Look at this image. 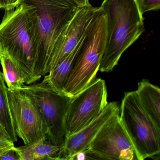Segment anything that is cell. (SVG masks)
Instances as JSON below:
<instances>
[{
	"mask_svg": "<svg viewBox=\"0 0 160 160\" xmlns=\"http://www.w3.org/2000/svg\"><path fill=\"white\" fill-rule=\"evenodd\" d=\"M36 10L31 5L22 4L5 11L0 24V43L2 52L12 58L21 69L25 84L41 79L35 71L38 28Z\"/></svg>",
	"mask_w": 160,
	"mask_h": 160,
	"instance_id": "obj_1",
	"label": "cell"
},
{
	"mask_svg": "<svg viewBox=\"0 0 160 160\" xmlns=\"http://www.w3.org/2000/svg\"><path fill=\"white\" fill-rule=\"evenodd\" d=\"M100 7L106 18L107 38L99 71L109 72L145 31L144 18L135 0H104Z\"/></svg>",
	"mask_w": 160,
	"mask_h": 160,
	"instance_id": "obj_2",
	"label": "cell"
},
{
	"mask_svg": "<svg viewBox=\"0 0 160 160\" xmlns=\"http://www.w3.org/2000/svg\"><path fill=\"white\" fill-rule=\"evenodd\" d=\"M38 17V36L35 71L39 76L49 72L54 47L62 32L80 6L73 0H24Z\"/></svg>",
	"mask_w": 160,
	"mask_h": 160,
	"instance_id": "obj_3",
	"label": "cell"
},
{
	"mask_svg": "<svg viewBox=\"0 0 160 160\" xmlns=\"http://www.w3.org/2000/svg\"><path fill=\"white\" fill-rule=\"evenodd\" d=\"M119 117L138 160L153 158L160 154V128L142 107L136 91L124 93Z\"/></svg>",
	"mask_w": 160,
	"mask_h": 160,
	"instance_id": "obj_4",
	"label": "cell"
},
{
	"mask_svg": "<svg viewBox=\"0 0 160 160\" xmlns=\"http://www.w3.org/2000/svg\"><path fill=\"white\" fill-rule=\"evenodd\" d=\"M106 38V18L103 12L87 35L62 93L72 98L96 79L105 48Z\"/></svg>",
	"mask_w": 160,
	"mask_h": 160,
	"instance_id": "obj_5",
	"label": "cell"
},
{
	"mask_svg": "<svg viewBox=\"0 0 160 160\" xmlns=\"http://www.w3.org/2000/svg\"><path fill=\"white\" fill-rule=\"evenodd\" d=\"M7 95L15 131L24 144L48 135L47 125L38 102L31 92L23 87L16 89L7 88Z\"/></svg>",
	"mask_w": 160,
	"mask_h": 160,
	"instance_id": "obj_6",
	"label": "cell"
},
{
	"mask_svg": "<svg viewBox=\"0 0 160 160\" xmlns=\"http://www.w3.org/2000/svg\"><path fill=\"white\" fill-rule=\"evenodd\" d=\"M107 99L105 81L101 78H96L71 98L64 119L65 137L77 132L97 118L108 103Z\"/></svg>",
	"mask_w": 160,
	"mask_h": 160,
	"instance_id": "obj_7",
	"label": "cell"
},
{
	"mask_svg": "<svg viewBox=\"0 0 160 160\" xmlns=\"http://www.w3.org/2000/svg\"><path fill=\"white\" fill-rule=\"evenodd\" d=\"M36 99L48 128V138L52 144L62 145L65 137L64 119L71 97L56 91L48 84L24 85Z\"/></svg>",
	"mask_w": 160,
	"mask_h": 160,
	"instance_id": "obj_8",
	"label": "cell"
},
{
	"mask_svg": "<svg viewBox=\"0 0 160 160\" xmlns=\"http://www.w3.org/2000/svg\"><path fill=\"white\" fill-rule=\"evenodd\" d=\"M119 113L114 115L96 135L88 149L98 160H138Z\"/></svg>",
	"mask_w": 160,
	"mask_h": 160,
	"instance_id": "obj_9",
	"label": "cell"
},
{
	"mask_svg": "<svg viewBox=\"0 0 160 160\" xmlns=\"http://www.w3.org/2000/svg\"><path fill=\"white\" fill-rule=\"evenodd\" d=\"M102 12L101 7H93L92 5L78 8L56 42L49 72L64 59L91 31Z\"/></svg>",
	"mask_w": 160,
	"mask_h": 160,
	"instance_id": "obj_10",
	"label": "cell"
},
{
	"mask_svg": "<svg viewBox=\"0 0 160 160\" xmlns=\"http://www.w3.org/2000/svg\"><path fill=\"white\" fill-rule=\"evenodd\" d=\"M118 112L120 107L117 102H108L102 112L90 123L77 132L65 138L57 160H70L76 153L88 148L103 126Z\"/></svg>",
	"mask_w": 160,
	"mask_h": 160,
	"instance_id": "obj_11",
	"label": "cell"
},
{
	"mask_svg": "<svg viewBox=\"0 0 160 160\" xmlns=\"http://www.w3.org/2000/svg\"><path fill=\"white\" fill-rule=\"evenodd\" d=\"M88 34L81 40L76 47L64 59L44 76L42 81L48 84L56 91L62 93L75 61Z\"/></svg>",
	"mask_w": 160,
	"mask_h": 160,
	"instance_id": "obj_12",
	"label": "cell"
},
{
	"mask_svg": "<svg viewBox=\"0 0 160 160\" xmlns=\"http://www.w3.org/2000/svg\"><path fill=\"white\" fill-rule=\"evenodd\" d=\"M62 146L52 144L46 135L16 149L20 160H57Z\"/></svg>",
	"mask_w": 160,
	"mask_h": 160,
	"instance_id": "obj_13",
	"label": "cell"
},
{
	"mask_svg": "<svg viewBox=\"0 0 160 160\" xmlns=\"http://www.w3.org/2000/svg\"><path fill=\"white\" fill-rule=\"evenodd\" d=\"M143 108L153 122L160 128V89L147 79L138 83L136 91Z\"/></svg>",
	"mask_w": 160,
	"mask_h": 160,
	"instance_id": "obj_14",
	"label": "cell"
},
{
	"mask_svg": "<svg viewBox=\"0 0 160 160\" xmlns=\"http://www.w3.org/2000/svg\"><path fill=\"white\" fill-rule=\"evenodd\" d=\"M0 62L3 78L7 88L11 89L22 88L25 84V78L18 65L12 58L3 52L1 56Z\"/></svg>",
	"mask_w": 160,
	"mask_h": 160,
	"instance_id": "obj_15",
	"label": "cell"
},
{
	"mask_svg": "<svg viewBox=\"0 0 160 160\" xmlns=\"http://www.w3.org/2000/svg\"><path fill=\"white\" fill-rule=\"evenodd\" d=\"M0 125L9 138L14 143L18 141L11 117L7 95V87L0 71Z\"/></svg>",
	"mask_w": 160,
	"mask_h": 160,
	"instance_id": "obj_16",
	"label": "cell"
},
{
	"mask_svg": "<svg viewBox=\"0 0 160 160\" xmlns=\"http://www.w3.org/2000/svg\"><path fill=\"white\" fill-rule=\"evenodd\" d=\"M138 9L142 15L150 11L160 9V0H135Z\"/></svg>",
	"mask_w": 160,
	"mask_h": 160,
	"instance_id": "obj_17",
	"label": "cell"
},
{
	"mask_svg": "<svg viewBox=\"0 0 160 160\" xmlns=\"http://www.w3.org/2000/svg\"><path fill=\"white\" fill-rule=\"evenodd\" d=\"M0 160H20V156L16 147L14 146L4 151L0 155Z\"/></svg>",
	"mask_w": 160,
	"mask_h": 160,
	"instance_id": "obj_18",
	"label": "cell"
},
{
	"mask_svg": "<svg viewBox=\"0 0 160 160\" xmlns=\"http://www.w3.org/2000/svg\"><path fill=\"white\" fill-rule=\"evenodd\" d=\"M24 0H0V9L10 11L15 9L23 3Z\"/></svg>",
	"mask_w": 160,
	"mask_h": 160,
	"instance_id": "obj_19",
	"label": "cell"
},
{
	"mask_svg": "<svg viewBox=\"0 0 160 160\" xmlns=\"http://www.w3.org/2000/svg\"><path fill=\"white\" fill-rule=\"evenodd\" d=\"M92 159L98 160V158L88 148L76 153L71 157L70 160H84Z\"/></svg>",
	"mask_w": 160,
	"mask_h": 160,
	"instance_id": "obj_20",
	"label": "cell"
},
{
	"mask_svg": "<svg viewBox=\"0 0 160 160\" xmlns=\"http://www.w3.org/2000/svg\"><path fill=\"white\" fill-rule=\"evenodd\" d=\"M13 147H14V144L12 140L0 139V155L4 151Z\"/></svg>",
	"mask_w": 160,
	"mask_h": 160,
	"instance_id": "obj_21",
	"label": "cell"
},
{
	"mask_svg": "<svg viewBox=\"0 0 160 160\" xmlns=\"http://www.w3.org/2000/svg\"><path fill=\"white\" fill-rule=\"evenodd\" d=\"M79 6H89L91 5L89 0H73Z\"/></svg>",
	"mask_w": 160,
	"mask_h": 160,
	"instance_id": "obj_22",
	"label": "cell"
},
{
	"mask_svg": "<svg viewBox=\"0 0 160 160\" xmlns=\"http://www.w3.org/2000/svg\"><path fill=\"white\" fill-rule=\"evenodd\" d=\"M0 139H1V140H11L10 138H9L8 135L6 134L5 131L2 129L1 125H0Z\"/></svg>",
	"mask_w": 160,
	"mask_h": 160,
	"instance_id": "obj_23",
	"label": "cell"
},
{
	"mask_svg": "<svg viewBox=\"0 0 160 160\" xmlns=\"http://www.w3.org/2000/svg\"><path fill=\"white\" fill-rule=\"evenodd\" d=\"M2 48L1 45L0 43V58H1V56L2 54Z\"/></svg>",
	"mask_w": 160,
	"mask_h": 160,
	"instance_id": "obj_24",
	"label": "cell"
}]
</instances>
